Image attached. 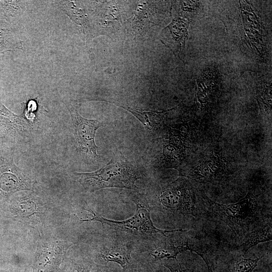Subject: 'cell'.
Segmentation results:
<instances>
[{"label": "cell", "instance_id": "1", "mask_svg": "<svg viewBox=\"0 0 272 272\" xmlns=\"http://www.w3.org/2000/svg\"><path fill=\"white\" fill-rule=\"evenodd\" d=\"M157 205L161 212L192 228L210 220V198L185 178H179L164 187Z\"/></svg>", "mask_w": 272, "mask_h": 272}, {"label": "cell", "instance_id": "2", "mask_svg": "<svg viewBox=\"0 0 272 272\" xmlns=\"http://www.w3.org/2000/svg\"><path fill=\"white\" fill-rule=\"evenodd\" d=\"M210 220H220L239 238L271 220V205H267L262 192L255 186L248 187L247 194L239 201L224 205L210 199Z\"/></svg>", "mask_w": 272, "mask_h": 272}, {"label": "cell", "instance_id": "3", "mask_svg": "<svg viewBox=\"0 0 272 272\" xmlns=\"http://www.w3.org/2000/svg\"><path fill=\"white\" fill-rule=\"evenodd\" d=\"M78 181L86 191L94 192L107 187L137 190L135 182L140 178L134 168L120 154L100 169L91 173L75 172Z\"/></svg>", "mask_w": 272, "mask_h": 272}, {"label": "cell", "instance_id": "4", "mask_svg": "<svg viewBox=\"0 0 272 272\" xmlns=\"http://www.w3.org/2000/svg\"><path fill=\"white\" fill-rule=\"evenodd\" d=\"M136 206V211L133 216L123 221H114L103 218L96 214L91 210H87L93 214V216L89 219H80L82 222L98 221L103 225H109L117 231L122 232L129 235L140 238L151 236L160 233L166 236V233L184 231L186 230L177 229L163 230L156 227L151 219V208L144 195H139L133 199Z\"/></svg>", "mask_w": 272, "mask_h": 272}, {"label": "cell", "instance_id": "5", "mask_svg": "<svg viewBox=\"0 0 272 272\" xmlns=\"http://www.w3.org/2000/svg\"><path fill=\"white\" fill-rule=\"evenodd\" d=\"M180 174L207 186H224L235 176L222 151L211 148L205 150L195 165Z\"/></svg>", "mask_w": 272, "mask_h": 272}, {"label": "cell", "instance_id": "6", "mask_svg": "<svg viewBox=\"0 0 272 272\" xmlns=\"http://www.w3.org/2000/svg\"><path fill=\"white\" fill-rule=\"evenodd\" d=\"M187 231L180 232L179 235L171 237L166 236L152 250L151 253L152 259L157 261L164 258L176 259L179 253L189 251L195 252L206 261L208 258L206 245L195 237H189L186 234Z\"/></svg>", "mask_w": 272, "mask_h": 272}, {"label": "cell", "instance_id": "7", "mask_svg": "<svg viewBox=\"0 0 272 272\" xmlns=\"http://www.w3.org/2000/svg\"><path fill=\"white\" fill-rule=\"evenodd\" d=\"M70 246L63 240L39 239L32 264L33 272H58Z\"/></svg>", "mask_w": 272, "mask_h": 272}, {"label": "cell", "instance_id": "8", "mask_svg": "<svg viewBox=\"0 0 272 272\" xmlns=\"http://www.w3.org/2000/svg\"><path fill=\"white\" fill-rule=\"evenodd\" d=\"M46 211L32 199L9 197L0 205V217L31 224L40 221Z\"/></svg>", "mask_w": 272, "mask_h": 272}, {"label": "cell", "instance_id": "9", "mask_svg": "<svg viewBox=\"0 0 272 272\" xmlns=\"http://www.w3.org/2000/svg\"><path fill=\"white\" fill-rule=\"evenodd\" d=\"M68 109L73 122L74 135L80 147L97 157L95 136L97 130L105 124L97 119H88L82 117L78 111V105H70Z\"/></svg>", "mask_w": 272, "mask_h": 272}, {"label": "cell", "instance_id": "10", "mask_svg": "<svg viewBox=\"0 0 272 272\" xmlns=\"http://www.w3.org/2000/svg\"><path fill=\"white\" fill-rule=\"evenodd\" d=\"M30 183L15 166L0 165V205L16 192L30 190Z\"/></svg>", "mask_w": 272, "mask_h": 272}, {"label": "cell", "instance_id": "11", "mask_svg": "<svg viewBox=\"0 0 272 272\" xmlns=\"http://www.w3.org/2000/svg\"><path fill=\"white\" fill-rule=\"evenodd\" d=\"M187 19L176 17L162 32L161 41L180 57L187 38Z\"/></svg>", "mask_w": 272, "mask_h": 272}, {"label": "cell", "instance_id": "12", "mask_svg": "<svg viewBox=\"0 0 272 272\" xmlns=\"http://www.w3.org/2000/svg\"><path fill=\"white\" fill-rule=\"evenodd\" d=\"M185 258L182 259H167L163 265L170 272H209L207 266L200 262L193 252H187Z\"/></svg>", "mask_w": 272, "mask_h": 272}, {"label": "cell", "instance_id": "13", "mask_svg": "<svg viewBox=\"0 0 272 272\" xmlns=\"http://www.w3.org/2000/svg\"><path fill=\"white\" fill-rule=\"evenodd\" d=\"M271 220L262 226L255 229L247 234L242 239V243L236 248L244 255L251 247L257 244L271 240Z\"/></svg>", "mask_w": 272, "mask_h": 272}, {"label": "cell", "instance_id": "14", "mask_svg": "<svg viewBox=\"0 0 272 272\" xmlns=\"http://www.w3.org/2000/svg\"><path fill=\"white\" fill-rule=\"evenodd\" d=\"M128 111L136 117L149 130H157L163 124L168 110L163 111H150L141 109H135L128 106L118 103H114Z\"/></svg>", "mask_w": 272, "mask_h": 272}, {"label": "cell", "instance_id": "15", "mask_svg": "<svg viewBox=\"0 0 272 272\" xmlns=\"http://www.w3.org/2000/svg\"><path fill=\"white\" fill-rule=\"evenodd\" d=\"M101 258L105 262H115L125 269L130 263V250L123 245H117L105 248L100 253Z\"/></svg>", "mask_w": 272, "mask_h": 272}, {"label": "cell", "instance_id": "16", "mask_svg": "<svg viewBox=\"0 0 272 272\" xmlns=\"http://www.w3.org/2000/svg\"><path fill=\"white\" fill-rule=\"evenodd\" d=\"M257 100L262 114L271 118V83L260 85L257 90Z\"/></svg>", "mask_w": 272, "mask_h": 272}, {"label": "cell", "instance_id": "17", "mask_svg": "<svg viewBox=\"0 0 272 272\" xmlns=\"http://www.w3.org/2000/svg\"><path fill=\"white\" fill-rule=\"evenodd\" d=\"M198 79L197 81L198 91L197 102L201 108H205L209 103L212 94L216 89L217 80L215 79Z\"/></svg>", "mask_w": 272, "mask_h": 272}, {"label": "cell", "instance_id": "18", "mask_svg": "<svg viewBox=\"0 0 272 272\" xmlns=\"http://www.w3.org/2000/svg\"><path fill=\"white\" fill-rule=\"evenodd\" d=\"M242 254L241 253L240 255L234 260L229 272H252L256 267L260 257L244 258Z\"/></svg>", "mask_w": 272, "mask_h": 272}, {"label": "cell", "instance_id": "19", "mask_svg": "<svg viewBox=\"0 0 272 272\" xmlns=\"http://www.w3.org/2000/svg\"><path fill=\"white\" fill-rule=\"evenodd\" d=\"M73 265L78 272H108L104 266L92 262H75Z\"/></svg>", "mask_w": 272, "mask_h": 272}, {"label": "cell", "instance_id": "20", "mask_svg": "<svg viewBox=\"0 0 272 272\" xmlns=\"http://www.w3.org/2000/svg\"><path fill=\"white\" fill-rule=\"evenodd\" d=\"M75 270L73 265L66 264L61 269H59L58 272H75Z\"/></svg>", "mask_w": 272, "mask_h": 272}, {"label": "cell", "instance_id": "21", "mask_svg": "<svg viewBox=\"0 0 272 272\" xmlns=\"http://www.w3.org/2000/svg\"><path fill=\"white\" fill-rule=\"evenodd\" d=\"M154 272H163L161 270H157V271H154Z\"/></svg>", "mask_w": 272, "mask_h": 272}]
</instances>
